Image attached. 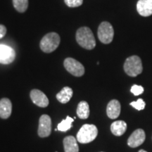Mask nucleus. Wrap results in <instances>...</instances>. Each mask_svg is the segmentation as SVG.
Wrapping results in <instances>:
<instances>
[{
  "mask_svg": "<svg viewBox=\"0 0 152 152\" xmlns=\"http://www.w3.org/2000/svg\"><path fill=\"white\" fill-rule=\"evenodd\" d=\"M76 40L83 48L91 50L96 46L94 36L88 27H82L77 30Z\"/></svg>",
  "mask_w": 152,
  "mask_h": 152,
  "instance_id": "1",
  "label": "nucleus"
},
{
  "mask_svg": "<svg viewBox=\"0 0 152 152\" xmlns=\"http://www.w3.org/2000/svg\"><path fill=\"white\" fill-rule=\"evenodd\" d=\"M98 134L97 128L94 125L85 124L77 134V140L81 144H87L94 141Z\"/></svg>",
  "mask_w": 152,
  "mask_h": 152,
  "instance_id": "2",
  "label": "nucleus"
},
{
  "mask_svg": "<svg viewBox=\"0 0 152 152\" xmlns=\"http://www.w3.org/2000/svg\"><path fill=\"white\" fill-rule=\"evenodd\" d=\"M124 71L130 77H136L143 71L141 58L137 56L128 57L124 64Z\"/></svg>",
  "mask_w": 152,
  "mask_h": 152,
  "instance_id": "3",
  "label": "nucleus"
},
{
  "mask_svg": "<svg viewBox=\"0 0 152 152\" xmlns=\"http://www.w3.org/2000/svg\"><path fill=\"white\" fill-rule=\"evenodd\" d=\"M61 42L59 35L56 33H49L41 39L40 49L45 53H51L56 50Z\"/></svg>",
  "mask_w": 152,
  "mask_h": 152,
  "instance_id": "4",
  "label": "nucleus"
},
{
  "mask_svg": "<svg viewBox=\"0 0 152 152\" xmlns=\"http://www.w3.org/2000/svg\"><path fill=\"white\" fill-rule=\"evenodd\" d=\"M97 35L99 39L102 43L106 44V45L111 43L113 41L114 36L113 26L107 21L102 22L99 26Z\"/></svg>",
  "mask_w": 152,
  "mask_h": 152,
  "instance_id": "5",
  "label": "nucleus"
},
{
  "mask_svg": "<svg viewBox=\"0 0 152 152\" xmlns=\"http://www.w3.org/2000/svg\"><path fill=\"white\" fill-rule=\"evenodd\" d=\"M64 67L68 72L76 77H80L85 73V68L82 64L73 58H67L64 61Z\"/></svg>",
  "mask_w": 152,
  "mask_h": 152,
  "instance_id": "6",
  "label": "nucleus"
},
{
  "mask_svg": "<svg viewBox=\"0 0 152 152\" xmlns=\"http://www.w3.org/2000/svg\"><path fill=\"white\" fill-rule=\"evenodd\" d=\"M52 132V120L48 115H42L39 121L38 134L40 137H47Z\"/></svg>",
  "mask_w": 152,
  "mask_h": 152,
  "instance_id": "7",
  "label": "nucleus"
},
{
  "mask_svg": "<svg viewBox=\"0 0 152 152\" xmlns=\"http://www.w3.org/2000/svg\"><path fill=\"white\" fill-rule=\"evenodd\" d=\"M16 58L14 49L5 45H0V64H11Z\"/></svg>",
  "mask_w": 152,
  "mask_h": 152,
  "instance_id": "8",
  "label": "nucleus"
},
{
  "mask_svg": "<svg viewBox=\"0 0 152 152\" xmlns=\"http://www.w3.org/2000/svg\"><path fill=\"white\" fill-rule=\"evenodd\" d=\"M32 102L39 107L45 108L49 105V99L47 96L42 91L35 89L31 90L30 94Z\"/></svg>",
  "mask_w": 152,
  "mask_h": 152,
  "instance_id": "9",
  "label": "nucleus"
},
{
  "mask_svg": "<svg viewBox=\"0 0 152 152\" xmlns=\"http://www.w3.org/2000/svg\"><path fill=\"white\" fill-rule=\"evenodd\" d=\"M146 138L145 132L142 129H137L132 133L128 140V144L129 147L136 148L143 144Z\"/></svg>",
  "mask_w": 152,
  "mask_h": 152,
  "instance_id": "10",
  "label": "nucleus"
},
{
  "mask_svg": "<svg viewBox=\"0 0 152 152\" xmlns=\"http://www.w3.org/2000/svg\"><path fill=\"white\" fill-rule=\"evenodd\" d=\"M137 10L141 16L147 17L152 14V0H139Z\"/></svg>",
  "mask_w": 152,
  "mask_h": 152,
  "instance_id": "11",
  "label": "nucleus"
},
{
  "mask_svg": "<svg viewBox=\"0 0 152 152\" xmlns=\"http://www.w3.org/2000/svg\"><path fill=\"white\" fill-rule=\"evenodd\" d=\"M121 104L116 99L111 100L108 104L106 108V113L108 117L111 119L117 118L121 113Z\"/></svg>",
  "mask_w": 152,
  "mask_h": 152,
  "instance_id": "12",
  "label": "nucleus"
},
{
  "mask_svg": "<svg viewBox=\"0 0 152 152\" xmlns=\"http://www.w3.org/2000/svg\"><path fill=\"white\" fill-rule=\"evenodd\" d=\"M12 111V104L9 99L3 98L0 100V118L7 119L10 117Z\"/></svg>",
  "mask_w": 152,
  "mask_h": 152,
  "instance_id": "13",
  "label": "nucleus"
},
{
  "mask_svg": "<svg viewBox=\"0 0 152 152\" xmlns=\"http://www.w3.org/2000/svg\"><path fill=\"white\" fill-rule=\"evenodd\" d=\"M64 147L65 152H79L78 144L73 136H68L64 139Z\"/></svg>",
  "mask_w": 152,
  "mask_h": 152,
  "instance_id": "14",
  "label": "nucleus"
},
{
  "mask_svg": "<svg viewBox=\"0 0 152 152\" xmlns=\"http://www.w3.org/2000/svg\"><path fill=\"white\" fill-rule=\"evenodd\" d=\"M127 130V124L123 121H117L112 123L111 125V131L114 135L121 136Z\"/></svg>",
  "mask_w": 152,
  "mask_h": 152,
  "instance_id": "15",
  "label": "nucleus"
},
{
  "mask_svg": "<svg viewBox=\"0 0 152 152\" xmlns=\"http://www.w3.org/2000/svg\"><path fill=\"white\" fill-rule=\"evenodd\" d=\"M73 96V90L69 87H65L56 94V99L62 104H66Z\"/></svg>",
  "mask_w": 152,
  "mask_h": 152,
  "instance_id": "16",
  "label": "nucleus"
},
{
  "mask_svg": "<svg viewBox=\"0 0 152 152\" xmlns=\"http://www.w3.org/2000/svg\"><path fill=\"white\" fill-rule=\"evenodd\" d=\"M77 115L80 119H87L90 116V106L87 102L82 101L77 107Z\"/></svg>",
  "mask_w": 152,
  "mask_h": 152,
  "instance_id": "17",
  "label": "nucleus"
},
{
  "mask_svg": "<svg viewBox=\"0 0 152 152\" xmlns=\"http://www.w3.org/2000/svg\"><path fill=\"white\" fill-rule=\"evenodd\" d=\"M74 121V118L67 116L65 120H63L58 125V130L61 131V132H66L69 129L72 128V123Z\"/></svg>",
  "mask_w": 152,
  "mask_h": 152,
  "instance_id": "18",
  "label": "nucleus"
},
{
  "mask_svg": "<svg viewBox=\"0 0 152 152\" xmlns=\"http://www.w3.org/2000/svg\"><path fill=\"white\" fill-rule=\"evenodd\" d=\"M13 4L18 12L23 13L28 7V0H13Z\"/></svg>",
  "mask_w": 152,
  "mask_h": 152,
  "instance_id": "19",
  "label": "nucleus"
},
{
  "mask_svg": "<svg viewBox=\"0 0 152 152\" xmlns=\"http://www.w3.org/2000/svg\"><path fill=\"white\" fill-rule=\"evenodd\" d=\"M130 105L134 107V109L138 110V111H141L143 110L145 108V102H144V100L142 99H139L136 102H132L130 103Z\"/></svg>",
  "mask_w": 152,
  "mask_h": 152,
  "instance_id": "20",
  "label": "nucleus"
},
{
  "mask_svg": "<svg viewBox=\"0 0 152 152\" xmlns=\"http://www.w3.org/2000/svg\"><path fill=\"white\" fill-rule=\"evenodd\" d=\"M66 4L69 7H78L83 3V0H64Z\"/></svg>",
  "mask_w": 152,
  "mask_h": 152,
  "instance_id": "21",
  "label": "nucleus"
},
{
  "mask_svg": "<svg viewBox=\"0 0 152 152\" xmlns=\"http://www.w3.org/2000/svg\"><path fill=\"white\" fill-rule=\"evenodd\" d=\"M130 91L134 95H135V96H138V95L142 94V93L144 92V88L143 87L140 86V85H134L132 87H131Z\"/></svg>",
  "mask_w": 152,
  "mask_h": 152,
  "instance_id": "22",
  "label": "nucleus"
},
{
  "mask_svg": "<svg viewBox=\"0 0 152 152\" xmlns=\"http://www.w3.org/2000/svg\"><path fill=\"white\" fill-rule=\"evenodd\" d=\"M7 33V28L3 25H0V39L4 37Z\"/></svg>",
  "mask_w": 152,
  "mask_h": 152,
  "instance_id": "23",
  "label": "nucleus"
},
{
  "mask_svg": "<svg viewBox=\"0 0 152 152\" xmlns=\"http://www.w3.org/2000/svg\"><path fill=\"white\" fill-rule=\"evenodd\" d=\"M138 152H147V151H145V150L141 149V150H140V151H139Z\"/></svg>",
  "mask_w": 152,
  "mask_h": 152,
  "instance_id": "24",
  "label": "nucleus"
}]
</instances>
